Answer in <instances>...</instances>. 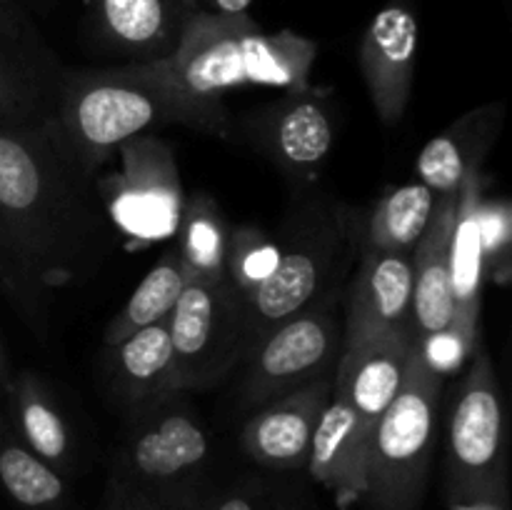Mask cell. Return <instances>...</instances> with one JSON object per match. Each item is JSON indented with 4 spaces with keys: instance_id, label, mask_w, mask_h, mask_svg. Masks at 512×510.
Listing matches in <instances>:
<instances>
[{
    "instance_id": "6da1fadb",
    "label": "cell",
    "mask_w": 512,
    "mask_h": 510,
    "mask_svg": "<svg viewBox=\"0 0 512 510\" xmlns=\"http://www.w3.org/2000/svg\"><path fill=\"white\" fill-rule=\"evenodd\" d=\"M0 215L48 295L93 280L118 240L95 180L60 143L53 120L0 125Z\"/></svg>"
},
{
    "instance_id": "7a4b0ae2",
    "label": "cell",
    "mask_w": 512,
    "mask_h": 510,
    "mask_svg": "<svg viewBox=\"0 0 512 510\" xmlns=\"http://www.w3.org/2000/svg\"><path fill=\"white\" fill-rule=\"evenodd\" d=\"M168 125L228 138L225 108L190 98L155 63H123L98 70H60L53 128L88 178H98L125 143Z\"/></svg>"
},
{
    "instance_id": "3957f363",
    "label": "cell",
    "mask_w": 512,
    "mask_h": 510,
    "mask_svg": "<svg viewBox=\"0 0 512 510\" xmlns=\"http://www.w3.org/2000/svg\"><path fill=\"white\" fill-rule=\"evenodd\" d=\"M315 53L318 45L293 30L265 33L248 13L198 8L185 23L175 53L160 65L190 98L225 108L223 93L233 88H310Z\"/></svg>"
},
{
    "instance_id": "277c9868",
    "label": "cell",
    "mask_w": 512,
    "mask_h": 510,
    "mask_svg": "<svg viewBox=\"0 0 512 510\" xmlns=\"http://www.w3.org/2000/svg\"><path fill=\"white\" fill-rule=\"evenodd\" d=\"M170 395L130 418L110 460L108 495L143 498L168 510H193L213 485V443L203 420Z\"/></svg>"
},
{
    "instance_id": "5b68a950",
    "label": "cell",
    "mask_w": 512,
    "mask_h": 510,
    "mask_svg": "<svg viewBox=\"0 0 512 510\" xmlns=\"http://www.w3.org/2000/svg\"><path fill=\"white\" fill-rule=\"evenodd\" d=\"M358 243L353 215L338 203L310 198L285 218L283 243L273 268L243 298L245 350L283 320L313 305L340 285L350 250Z\"/></svg>"
},
{
    "instance_id": "8992f818",
    "label": "cell",
    "mask_w": 512,
    "mask_h": 510,
    "mask_svg": "<svg viewBox=\"0 0 512 510\" xmlns=\"http://www.w3.org/2000/svg\"><path fill=\"white\" fill-rule=\"evenodd\" d=\"M443 370L413 343L403 383L375 423L365 458L368 510H420L438 430Z\"/></svg>"
},
{
    "instance_id": "52a82bcc",
    "label": "cell",
    "mask_w": 512,
    "mask_h": 510,
    "mask_svg": "<svg viewBox=\"0 0 512 510\" xmlns=\"http://www.w3.org/2000/svg\"><path fill=\"white\" fill-rule=\"evenodd\" d=\"M448 418L445 483L458 510H508V420L498 373L480 343Z\"/></svg>"
},
{
    "instance_id": "ba28073f",
    "label": "cell",
    "mask_w": 512,
    "mask_h": 510,
    "mask_svg": "<svg viewBox=\"0 0 512 510\" xmlns=\"http://www.w3.org/2000/svg\"><path fill=\"white\" fill-rule=\"evenodd\" d=\"M345 338L343 288H333L293 318L260 335L243 360L240 393L248 405H265L313 380L335 375Z\"/></svg>"
},
{
    "instance_id": "9c48e42d",
    "label": "cell",
    "mask_w": 512,
    "mask_h": 510,
    "mask_svg": "<svg viewBox=\"0 0 512 510\" xmlns=\"http://www.w3.org/2000/svg\"><path fill=\"white\" fill-rule=\"evenodd\" d=\"M178 393L213 388L245 355L243 298L230 280L188 283L168 315Z\"/></svg>"
},
{
    "instance_id": "30bf717a",
    "label": "cell",
    "mask_w": 512,
    "mask_h": 510,
    "mask_svg": "<svg viewBox=\"0 0 512 510\" xmlns=\"http://www.w3.org/2000/svg\"><path fill=\"white\" fill-rule=\"evenodd\" d=\"M118 158V173L95 178L118 235L140 243L175 235L185 198L173 148L155 135H143L125 143Z\"/></svg>"
},
{
    "instance_id": "8fae6325",
    "label": "cell",
    "mask_w": 512,
    "mask_h": 510,
    "mask_svg": "<svg viewBox=\"0 0 512 510\" xmlns=\"http://www.w3.org/2000/svg\"><path fill=\"white\" fill-rule=\"evenodd\" d=\"M243 135L288 180L310 185L335 143L333 113L318 90H285L243 118Z\"/></svg>"
},
{
    "instance_id": "7c38bea8",
    "label": "cell",
    "mask_w": 512,
    "mask_h": 510,
    "mask_svg": "<svg viewBox=\"0 0 512 510\" xmlns=\"http://www.w3.org/2000/svg\"><path fill=\"white\" fill-rule=\"evenodd\" d=\"M335 375L313 380L293 393L260 405L240 430L243 453L273 473H298L308 468L313 435L325 405L333 398Z\"/></svg>"
},
{
    "instance_id": "4fadbf2b",
    "label": "cell",
    "mask_w": 512,
    "mask_h": 510,
    "mask_svg": "<svg viewBox=\"0 0 512 510\" xmlns=\"http://www.w3.org/2000/svg\"><path fill=\"white\" fill-rule=\"evenodd\" d=\"M198 0H85L93 43L128 63H155L175 53Z\"/></svg>"
},
{
    "instance_id": "5bb4252c",
    "label": "cell",
    "mask_w": 512,
    "mask_h": 510,
    "mask_svg": "<svg viewBox=\"0 0 512 510\" xmlns=\"http://www.w3.org/2000/svg\"><path fill=\"white\" fill-rule=\"evenodd\" d=\"M418 58V15L408 0H390L373 15L360 40V70L385 125L405 115Z\"/></svg>"
},
{
    "instance_id": "9a60e30c",
    "label": "cell",
    "mask_w": 512,
    "mask_h": 510,
    "mask_svg": "<svg viewBox=\"0 0 512 510\" xmlns=\"http://www.w3.org/2000/svg\"><path fill=\"white\" fill-rule=\"evenodd\" d=\"M413 308V253L363 248L360 265L345 295L343 345L383 333L410 330Z\"/></svg>"
},
{
    "instance_id": "2e32d148",
    "label": "cell",
    "mask_w": 512,
    "mask_h": 510,
    "mask_svg": "<svg viewBox=\"0 0 512 510\" xmlns=\"http://www.w3.org/2000/svg\"><path fill=\"white\" fill-rule=\"evenodd\" d=\"M410 348H413L410 330L383 333L343 345L335 368L333 393L348 403L365 433L373 435L375 423L398 393Z\"/></svg>"
},
{
    "instance_id": "e0dca14e",
    "label": "cell",
    "mask_w": 512,
    "mask_h": 510,
    "mask_svg": "<svg viewBox=\"0 0 512 510\" xmlns=\"http://www.w3.org/2000/svg\"><path fill=\"white\" fill-rule=\"evenodd\" d=\"M105 378L115 403L128 418L178 393L168 318L138 330L115 345H105Z\"/></svg>"
},
{
    "instance_id": "ac0fdd59",
    "label": "cell",
    "mask_w": 512,
    "mask_h": 510,
    "mask_svg": "<svg viewBox=\"0 0 512 510\" xmlns=\"http://www.w3.org/2000/svg\"><path fill=\"white\" fill-rule=\"evenodd\" d=\"M458 195H440L428 230L413 250V308L410 333L420 348L438 343L453 328V283H450V238Z\"/></svg>"
},
{
    "instance_id": "d6986e66",
    "label": "cell",
    "mask_w": 512,
    "mask_h": 510,
    "mask_svg": "<svg viewBox=\"0 0 512 510\" xmlns=\"http://www.w3.org/2000/svg\"><path fill=\"white\" fill-rule=\"evenodd\" d=\"M480 198H483V178L470 175L455 200V223L450 238V283H453V328L463 350H473L478 343V320L483 308L485 258L483 233H480Z\"/></svg>"
},
{
    "instance_id": "ffe728a7",
    "label": "cell",
    "mask_w": 512,
    "mask_h": 510,
    "mask_svg": "<svg viewBox=\"0 0 512 510\" xmlns=\"http://www.w3.org/2000/svg\"><path fill=\"white\" fill-rule=\"evenodd\" d=\"M503 103H490L460 115L450 128L428 140L418 155V178L435 195H458L495 145L503 125Z\"/></svg>"
},
{
    "instance_id": "44dd1931",
    "label": "cell",
    "mask_w": 512,
    "mask_h": 510,
    "mask_svg": "<svg viewBox=\"0 0 512 510\" xmlns=\"http://www.w3.org/2000/svg\"><path fill=\"white\" fill-rule=\"evenodd\" d=\"M3 408L15 435L68 478L78 460V443L50 385L33 370L13 373L3 395Z\"/></svg>"
},
{
    "instance_id": "7402d4cb",
    "label": "cell",
    "mask_w": 512,
    "mask_h": 510,
    "mask_svg": "<svg viewBox=\"0 0 512 510\" xmlns=\"http://www.w3.org/2000/svg\"><path fill=\"white\" fill-rule=\"evenodd\" d=\"M368 445L370 433L360 428L348 403L333 393L315 428L308 473L330 490L343 508L363 498Z\"/></svg>"
},
{
    "instance_id": "603a6c76",
    "label": "cell",
    "mask_w": 512,
    "mask_h": 510,
    "mask_svg": "<svg viewBox=\"0 0 512 510\" xmlns=\"http://www.w3.org/2000/svg\"><path fill=\"white\" fill-rule=\"evenodd\" d=\"M60 70L50 50H30L0 38V125L53 120Z\"/></svg>"
},
{
    "instance_id": "cb8c5ba5",
    "label": "cell",
    "mask_w": 512,
    "mask_h": 510,
    "mask_svg": "<svg viewBox=\"0 0 512 510\" xmlns=\"http://www.w3.org/2000/svg\"><path fill=\"white\" fill-rule=\"evenodd\" d=\"M0 490L18 510H68L70 485L63 473L35 455L0 410Z\"/></svg>"
},
{
    "instance_id": "d4e9b609",
    "label": "cell",
    "mask_w": 512,
    "mask_h": 510,
    "mask_svg": "<svg viewBox=\"0 0 512 510\" xmlns=\"http://www.w3.org/2000/svg\"><path fill=\"white\" fill-rule=\"evenodd\" d=\"M183 260L188 283H223L228 278L230 233L218 205L205 195H195L183 205L178 230L173 235Z\"/></svg>"
},
{
    "instance_id": "484cf974",
    "label": "cell",
    "mask_w": 512,
    "mask_h": 510,
    "mask_svg": "<svg viewBox=\"0 0 512 510\" xmlns=\"http://www.w3.org/2000/svg\"><path fill=\"white\" fill-rule=\"evenodd\" d=\"M185 285H188V280H185L183 260H180V250L173 240L163 250V255L155 260L148 275L140 280L128 303L118 310V315H113V320L105 328V345L120 343L138 330L168 318Z\"/></svg>"
},
{
    "instance_id": "4316f807",
    "label": "cell",
    "mask_w": 512,
    "mask_h": 510,
    "mask_svg": "<svg viewBox=\"0 0 512 510\" xmlns=\"http://www.w3.org/2000/svg\"><path fill=\"white\" fill-rule=\"evenodd\" d=\"M438 195L423 183L390 190L375 203L363 233V248L413 253L428 230Z\"/></svg>"
},
{
    "instance_id": "83f0119b",
    "label": "cell",
    "mask_w": 512,
    "mask_h": 510,
    "mask_svg": "<svg viewBox=\"0 0 512 510\" xmlns=\"http://www.w3.org/2000/svg\"><path fill=\"white\" fill-rule=\"evenodd\" d=\"M193 510H313L310 495L288 473L240 475L213 483Z\"/></svg>"
},
{
    "instance_id": "f1b7e54d",
    "label": "cell",
    "mask_w": 512,
    "mask_h": 510,
    "mask_svg": "<svg viewBox=\"0 0 512 510\" xmlns=\"http://www.w3.org/2000/svg\"><path fill=\"white\" fill-rule=\"evenodd\" d=\"M0 293L18 310L23 323L28 325L38 340H48L50 335V295L40 290L33 275L15 250L5 220L0 215Z\"/></svg>"
},
{
    "instance_id": "f546056e",
    "label": "cell",
    "mask_w": 512,
    "mask_h": 510,
    "mask_svg": "<svg viewBox=\"0 0 512 510\" xmlns=\"http://www.w3.org/2000/svg\"><path fill=\"white\" fill-rule=\"evenodd\" d=\"M278 248L263 238L258 230H238L230 233L228 250V278L240 295L253 288L270 268Z\"/></svg>"
},
{
    "instance_id": "4dcf8cb0",
    "label": "cell",
    "mask_w": 512,
    "mask_h": 510,
    "mask_svg": "<svg viewBox=\"0 0 512 510\" xmlns=\"http://www.w3.org/2000/svg\"><path fill=\"white\" fill-rule=\"evenodd\" d=\"M480 233H483L485 275L508 270L510 253V208L505 200L480 198Z\"/></svg>"
},
{
    "instance_id": "1f68e13d",
    "label": "cell",
    "mask_w": 512,
    "mask_h": 510,
    "mask_svg": "<svg viewBox=\"0 0 512 510\" xmlns=\"http://www.w3.org/2000/svg\"><path fill=\"white\" fill-rule=\"evenodd\" d=\"M0 38L30 50H48L20 0H0Z\"/></svg>"
},
{
    "instance_id": "d6a6232c",
    "label": "cell",
    "mask_w": 512,
    "mask_h": 510,
    "mask_svg": "<svg viewBox=\"0 0 512 510\" xmlns=\"http://www.w3.org/2000/svg\"><path fill=\"white\" fill-rule=\"evenodd\" d=\"M103 510H168L143 498H128V495H108Z\"/></svg>"
},
{
    "instance_id": "836d02e7",
    "label": "cell",
    "mask_w": 512,
    "mask_h": 510,
    "mask_svg": "<svg viewBox=\"0 0 512 510\" xmlns=\"http://www.w3.org/2000/svg\"><path fill=\"white\" fill-rule=\"evenodd\" d=\"M205 3L203 10H210V13H223V15H240L248 10V5L253 0H200Z\"/></svg>"
},
{
    "instance_id": "e575fe53",
    "label": "cell",
    "mask_w": 512,
    "mask_h": 510,
    "mask_svg": "<svg viewBox=\"0 0 512 510\" xmlns=\"http://www.w3.org/2000/svg\"><path fill=\"white\" fill-rule=\"evenodd\" d=\"M10 363H8V355H5V348L3 343H0V403H3V395H5V388H8L10 383Z\"/></svg>"
},
{
    "instance_id": "d590c367",
    "label": "cell",
    "mask_w": 512,
    "mask_h": 510,
    "mask_svg": "<svg viewBox=\"0 0 512 510\" xmlns=\"http://www.w3.org/2000/svg\"><path fill=\"white\" fill-rule=\"evenodd\" d=\"M20 5H23L25 10L35 8V10H38V13H45V10L53 8L55 0H20Z\"/></svg>"
}]
</instances>
